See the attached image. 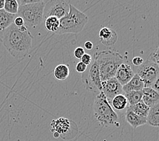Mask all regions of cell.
<instances>
[{
  "mask_svg": "<svg viewBox=\"0 0 159 141\" xmlns=\"http://www.w3.org/2000/svg\"><path fill=\"white\" fill-rule=\"evenodd\" d=\"M33 35L27 26L18 27L14 23L3 30L2 42L10 54L16 59H22L32 48Z\"/></svg>",
  "mask_w": 159,
  "mask_h": 141,
  "instance_id": "1",
  "label": "cell"
},
{
  "mask_svg": "<svg viewBox=\"0 0 159 141\" xmlns=\"http://www.w3.org/2000/svg\"><path fill=\"white\" fill-rule=\"evenodd\" d=\"M96 62L99 67L102 82L115 78L116 72L125 58L115 50H104L95 54Z\"/></svg>",
  "mask_w": 159,
  "mask_h": 141,
  "instance_id": "2",
  "label": "cell"
},
{
  "mask_svg": "<svg viewBox=\"0 0 159 141\" xmlns=\"http://www.w3.org/2000/svg\"><path fill=\"white\" fill-rule=\"evenodd\" d=\"M88 21V16L85 13L70 4L69 13L60 19L59 29L55 33L57 35L79 33L83 31Z\"/></svg>",
  "mask_w": 159,
  "mask_h": 141,
  "instance_id": "3",
  "label": "cell"
},
{
  "mask_svg": "<svg viewBox=\"0 0 159 141\" xmlns=\"http://www.w3.org/2000/svg\"><path fill=\"white\" fill-rule=\"evenodd\" d=\"M93 116L104 127L119 126L117 113L102 92L98 94L93 102Z\"/></svg>",
  "mask_w": 159,
  "mask_h": 141,
  "instance_id": "4",
  "label": "cell"
},
{
  "mask_svg": "<svg viewBox=\"0 0 159 141\" xmlns=\"http://www.w3.org/2000/svg\"><path fill=\"white\" fill-rule=\"evenodd\" d=\"M45 3L40 2L32 4L19 6L18 16L21 17L26 26L34 28L39 25L43 21V9Z\"/></svg>",
  "mask_w": 159,
  "mask_h": 141,
  "instance_id": "5",
  "label": "cell"
},
{
  "mask_svg": "<svg viewBox=\"0 0 159 141\" xmlns=\"http://www.w3.org/2000/svg\"><path fill=\"white\" fill-rule=\"evenodd\" d=\"M82 82L85 88L92 92H102V81L99 67L96 60H92V63L82 74Z\"/></svg>",
  "mask_w": 159,
  "mask_h": 141,
  "instance_id": "6",
  "label": "cell"
},
{
  "mask_svg": "<svg viewBox=\"0 0 159 141\" xmlns=\"http://www.w3.org/2000/svg\"><path fill=\"white\" fill-rule=\"evenodd\" d=\"M137 74L142 79L144 87H151L159 79L158 63L148 58L142 65L138 67Z\"/></svg>",
  "mask_w": 159,
  "mask_h": 141,
  "instance_id": "7",
  "label": "cell"
},
{
  "mask_svg": "<svg viewBox=\"0 0 159 141\" xmlns=\"http://www.w3.org/2000/svg\"><path fill=\"white\" fill-rule=\"evenodd\" d=\"M50 125L52 132L57 133L60 137L65 140L74 138L78 132V128L74 121L64 117L52 120Z\"/></svg>",
  "mask_w": 159,
  "mask_h": 141,
  "instance_id": "8",
  "label": "cell"
},
{
  "mask_svg": "<svg viewBox=\"0 0 159 141\" xmlns=\"http://www.w3.org/2000/svg\"><path fill=\"white\" fill-rule=\"evenodd\" d=\"M70 4L65 0H50L45 3L43 9V20L48 17L55 16L62 18L69 12Z\"/></svg>",
  "mask_w": 159,
  "mask_h": 141,
  "instance_id": "9",
  "label": "cell"
},
{
  "mask_svg": "<svg viewBox=\"0 0 159 141\" xmlns=\"http://www.w3.org/2000/svg\"><path fill=\"white\" fill-rule=\"evenodd\" d=\"M102 92L111 103L115 96L119 94H123V86L120 85L115 78H112L102 82Z\"/></svg>",
  "mask_w": 159,
  "mask_h": 141,
  "instance_id": "10",
  "label": "cell"
},
{
  "mask_svg": "<svg viewBox=\"0 0 159 141\" xmlns=\"http://www.w3.org/2000/svg\"><path fill=\"white\" fill-rule=\"evenodd\" d=\"M135 75L134 71L131 67L125 63H123L119 67L115 78L117 79L121 86L125 85L133 78Z\"/></svg>",
  "mask_w": 159,
  "mask_h": 141,
  "instance_id": "11",
  "label": "cell"
},
{
  "mask_svg": "<svg viewBox=\"0 0 159 141\" xmlns=\"http://www.w3.org/2000/svg\"><path fill=\"white\" fill-rule=\"evenodd\" d=\"M98 37L100 42L106 46H111L116 43L118 40L116 33L114 30L108 27L102 28L98 32Z\"/></svg>",
  "mask_w": 159,
  "mask_h": 141,
  "instance_id": "12",
  "label": "cell"
},
{
  "mask_svg": "<svg viewBox=\"0 0 159 141\" xmlns=\"http://www.w3.org/2000/svg\"><path fill=\"white\" fill-rule=\"evenodd\" d=\"M142 93V101L149 107L159 103L158 92L154 90L152 87H143Z\"/></svg>",
  "mask_w": 159,
  "mask_h": 141,
  "instance_id": "13",
  "label": "cell"
},
{
  "mask_svg": "<svg viewBox=\"0 0 159 141\" xmlns=\"http://www.w3.org/2000/svg\"><path fill=\"white\" fill-rule=\"evenodd\" d=\"M125 120L128 124H129L134 129L137 128L147 124L146 117H143L136 115L131 109L127 106V109L125 114Z\"/></svg>",
  "mask_w": 159,
  "mask_h": 141,
  "instance_id": "14",
  "label": "cell"
},
{
  "mask_svg": "<svg viewBox=\"0 0 159 141\" xmlns=\"http://www.w3.org/2000/svg\"><path fill=\"white\" fill-rule=\"evenodd\" d=\"M143 87H144V83L142 79L137 73H135L133 78L125 85L123 86V94L131 92V91L142 90Z\"/></svg>",
  "mask_w": 159,
  "mask_h": 141,
  "instance_id": "15",
  "label": "cell"
},
{
  "mask_svg": "<svg viewBox=\"0 0 159 141\" xmlns=\"http://www.w3.org/2000/svg\"><path fill=\"white\" fill-rule=\"evenodd\" d=\"M147 124L151 126L158 127L159 121V103L150 107V110L146 117Z\"/></svg>",
  "mask_w": 159,
  "mask_h": 141,
  "instance_id": "16",
  "label": "cell"
},
{
  "mask_svg": "<svg viewBox=\"0 0 159 141\" xmlns=\"http://www.w3.org/2000/svg\"><path fill=\"white\" fill-rule=\"evenodd\" d=\"M16 15L7 12L3 9L0 10V30H5L13 24Z\"/></svg>",
  "mask_w": 159,
  "mask_h": 141,
  "instance_id": "17",
  "label": "cell"
},
{
  "mask_svg": "<svg viewBox=\"0 0 159 141\" xmlns=\"http://www.w3.org/2000/svg\"><path fill=\"white\" fill-rule=\"evenodd\" d=\"M70 69L66 64H58L54 70V76L55 79L59 81H64L69 77Z\"/></svg>",
  "mask_w": 159,
  "mask_h": 141,
  "instance_id": "18",
  "label": "cell"
},
{
  "mask_svg": "<svg viewBox=\"0 0 159 141\" xmlns=\"http://www.w3.org/2000/svg\"><path fill=\"white\" fill-rule=\"evenodd\" d=\"M131 109V110L135 113L136 115L139 116L146 117L148 113L150 110V107L147 106L142 101H139L137 104L132 106H128Z\"/></svg>",
  "mask_w": 159,
  "mask_h": 141,
  "instance_id": "19",
  "label": "cell"
},
{
  "mask_svg": "<svg viewBox=\"0 0 159 141\" xmlns=\"http://www.w3.org/2000/svg\"><path fill=\"white\" fill-rule=\"evenodd\" d=\"M111 103L113 107L119 110L126 109L129 106L127 98L123 94L117 95V96L113 98Z\"/></svg>",
  "mask_w": 159,
  "mask_h": 141,
  "instance_id": "20",
  "label": "cell"
},
{
  "mask_svg": "<svg viewBox=\"0 0 159 141\" xmlns=\"http://www.w3.org/2000/svg\"><path fill=\"white\" fill-rule=\"evenodd\" d=\"M124 95L127 98L128 105H129V106H132L137 104L138 102L142 101L143 93L142 90L131 91V92L125 93Z\"/></svg>",
  "mask_w": 159,
  "mask_h": 141,
  "instance_id": "21",
  "label": "cell"
},
{
  "mask_svg": "<svg viewBox=\"0 0 159 141\" xmlns=\"http://www.w3.org/2000/svg\"><path fill=\"white\" fill-rule=\"evenodd\" d=\"M45 27L48 31L56 32L59 29L60 19L55 16H50L45 19Z\"/></svg>",
  "mask_w": 159,
  "mask_h": 141,
  "instance_id": "22",
  "label": "cell"
},
{
  "mask_svg": "<svg viewBox=\"0 0 159 141\" xmlns=\"http://www.w3.org/2000/svg\"><path fill=\"white\" fill-rule=\"evenodd\" d=\"M18 7H19V5L17 0H5L3 10L7 12L16 15L17 14Z\"/></svg>",
  "mask_w": 159,
  "mask_h": 141,
  "instance_id": "23",
  "label": "cell"
},
{
  "mask_svg": "<svg viewBox=\"0 0 159 141\" xmlns=\"http://www.w3.org/2000/svg\"><path fill=\"white\" fill-rule=\"evenodd\" d=\"M85 54V49L81 47H77L75 49L73 54L75 57L77 59H81V57Z\"/></svg>",
  "mask_w": 159,
  "mask_h": 141,
  "instance_id": "24",
  "label": "cell"
},
{
  "mask_svg": "<svg viewBox=\"0 0 159 141\" xmlns=\"http://www.w3.org/2000/svg\"><path fill=\"white\" fill-rule=\"evenodd\" d=\"M80 60H81V62L86 64L87 66H88L92 62V56L89 54H86L85 53V54L81 57Z\"/></svg>",
  "mask_w": 159,
  "mask_h": 141,
  "instance_id": "25",
  "label": "cell"
},
{
  "mask_svg": "<svg viewBox=\"0 0 159 141\" xmlns=\"http://www.w3.org/2000/svg\"><path fill=\"white\" fill-rule=\"evenodd\" d=\"M87 68H88V66H87L86 64H85L84 63H83L82 62L80 61L77 64L76 67H75V69H76L77 72H78V73H83L86 71Z\"/></svg>",
  "mask_w": 159,
  "mask_h": 141,
  "instance_id": "26",
  "label": "cell"
},
{
  "mask_svg": "<svg viewBox=\"0 0 159 141\" xmlns=\"http://www.w3.org/2000/svg\"><path fill=\"white\" fill-rule=\"evenodd\" d=\"M132 64H134L135 67H139L140 65H142L143 61V59L142 58V57L139 56H135L134 58L132 59Z\"/></svg>",
  "mask_w": 159,
  "mask_h": 141,
  "instance_id": "27",
  "label": "cell"
},
{
  "mask_svg": "<svg viewBox=\"0 0 159 141\" xmlns=\"http://www.w3.org/2000/svg\"><path fill=\"white\" fill-rule=\"evenodd\" d=\"M149 59L151 60H152L153 61L156 62L157 63H158L159 61V59H158V48H157V49L152 53L150 54V55L148 57Z\"/></svg>",
  "mask_w": 159,
  "mask_h": 141,
  "instance_id": "28",
  "label": "cell"
},
{
  "mask_svg": "<svg viewBox=\"0 0 159 141\" xmlns=\"http://www.w3.org/2000/svg\"><path fill=\"white\" fill-rule=\"evenodd\" d=\"M13 23L16 26H18V27H20V26L25 25V22L23 21V19L20 16H17L15 18Z\"/></svg>",
  "mask_w": 159,
  "mask_h": 141,
  "instance_id": "29",
  "label": "cell"
},
{
  "mask_svg": "<svg viewBox=\"0 0 159 141\" xmlns=\"http://www.w3.org/2000/svg\"><path fill=\"white\" fill-rule=\"evenodd\" d=\"M20 5L25 4H32V3L43 2V0H20Z\"/></svg>",
  "mask_w": 159,
  "mask_h": 141,
  "instance_id": "30",
  "label": "cell"
},
{
  "mask_svg": "<svg viewBox=\"0 0 159 141\" xmlns=\"http://www.w3.org/2000/svg\"><path fill=\"white\" fill-rule=\"evenodd\" d=\"M84 47L85 49H88V50H91V49H92L93 48V44L92 42H91V41H88L84 44Z\"/></svg>",
  "mask_w": 159,
  "mask_h": 141,
  "instance_id": "31",
  "label": "cell"
},
{
  "mask_svg": "<svg viewBox=\"0 0 159 141\" xmlns=\"http://www.w3.org/2000/svg\"><path fill=\"white\" fill-rule=\"evenodd\" d=\"M4 3L5 0H0V10L3 9V7H4Z\"/></svg>",
  "mask_w": 159,
  "mask_h": 141,
  "instance_id": "32",
  "label": "cell"
}]
</instances>
